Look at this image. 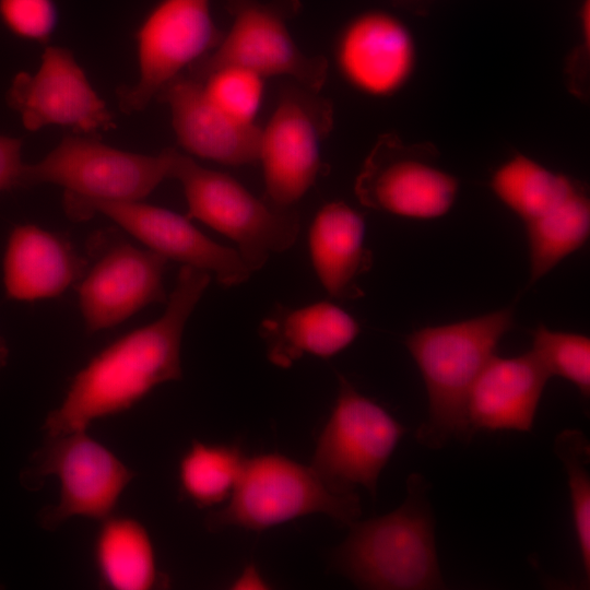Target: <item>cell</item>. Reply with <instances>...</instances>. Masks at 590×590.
Instances as JSON below:
<instances>
[{
	"label": "cell",
	"instance_id": "1",
	"mask_svg": "<svg viewBox=\"0 0 590 590\" xmlns=\"http://www.w3.org/2000/svg\"><path fill=\"white\" fill-rule=\"evenodd\" d=\"M210 280L211 273L184 266L164 314L117 339L76 373L45 418L47 436L86 429L93 421L129 410L154 387L180 379L184 329Z\"/></svg>",
	"mask_w": 590,
	"mask_h": 590
},
{
	"label": "cell",
	"instance_id": "2",
	"mask_svg": "<svg viewBox=\"0 0 590 590\" xmlns=\"http://www.w3.org/2000/svg\"><path fill=\"white\" fill-rule=\"evenodd\" d=\"M428 493L424 476L410 474L400 507L350 524L349 535L333 553V568L363 589L444 588Z\"/></svg>",
	"mask_w": 590,
	"mask_h": 590
},
{
	"label": "cell",
	"instance_id": "3",
	"mask_svg": "<svg viewBox=\"0 0 590 590\" xmlns=\"http://www.w3.org/2000/svg\"><path fill=\"white\" fill-rule=\"evenodd\" d=\"M514 326V306L464 321L411 333L405 344L423 376L428 412L417 441L437 449L450 439H469L467 401L475 379Z\"/></svg>",
	"mask_w": 590,
	"mask_h": 590
},
{
	"label": "cell",
	"instance_id": "4",
	"mask_svg": "<svg viewBox=\"0 0 590 590\" xmlns=\"http://www.w3.org/2000/svg\"><path fill=\"white\" fill-rule=\"evenodd\" d=\"M311 514H324L350 526L361 516L359 497L333 492L311 467L264 453L246 458L227 504L209 514L206 527L262 531Z\"/></svg>",
	"mask_w": 590,
	"mask_h": 590
},
{
	"label": "cell",
	"instance_id": "5",
	"mask_svg": "<svg viewBox=\"0 0 590 590\" xmlns=\"http://www.w3.org/2000/svg\"><path fill=\"white\" fill-rule=\"evenodd\" d=\"M169 178L177 179L197 219L233 239L250 269L259 270L273 252L288 249L299 232V215L250 193L229 175L205 168L174 150Z\"/></svg>",
	"mask_w": 590,
	"mask_h": 590
},
{
	"label": "cell",
	"instance_id": "6",
	"mask_svg": "<svg viewBox=\"0 0 590 590\" xmlns=\"http://www.w3.org/2000/svg\"><path fill=\"white\" fill-rule=\"evenodd\" d=\"M174 150L144 155L95 138L66 135L43 160L24 164L19 188L55 184L68 199L141 201L169 178Z\"/></svg>",
	"mask_w": 590,
	"mask_h": 590
},
{
	"label": "cell",
	"instance_id": "7",
	"mask_svg": "<svg viewBox=\"0 0 590 590\" xmlns=\"http://www.w3.org/2000/svg\"><path fill=\"white\" fill-rule=\"evenodd\" d=\"M48 475L60 482L59 502L44 508L39 520L46 529L55 530L71 517L102 521L111 516L135 473L81 429L47 436L21 473V482L34 489Z\"/></svg>",
	"mask_w": 590,
	"mask_h": 590
},
{
	"label": "cell",
	"instance_id": "8",
	"mask_svg": "<svg viewBox=\"0 0 590 590\" xmlns=\"http://www.w3.org/2000/svg\"><path fill=\"white\" fill-rule=\"evenodd\" d=\"M338 398L319 435L311 468L333 492L365 487L376 496L379 475L406 428L342 375Z\"/></svg>",
	"mask_w": 590,
	"mask_h": 590
},
{
	"label": "cell",
	"instance_id": "9",
	"mask_svg": "<svg viewBox=\"0 0 590 590\" xmlns=\"http://www.w3.org/2000/svg\"><path fill=\"white\" fill-rule=\"evenodd\" d=\"M333 125L331 103L297 83L285 86L261 128L259 158L268 202L292 208L323 173L321 144Z\"/></svg>",
	"mask_w": 590,
	"mask_h": 590
},
{
	"label": "cell",
	"instance_id": "10",
	"mask_svg": "<svg viewBox=\"0 0 590 590\" xmlns=\"http://www.w3.org/2000/svg\"><path fill=\"white\" fill-rule=\"evenodd\" d=\"M210 0H161L138 33L139 79L118 88L125 114L141 111L158 93L220 43Z\"/></svg>",
	"mask_w": 590,
	"mask_h": 590
},
{
	"label": "cell",
	"instance_id": "11",
	"mask_svg": "<svg viewBox=\"0 0 590 590\" xmlns=\"http://www.w3.org/2000/svg\"><path fill=\"white\" fill-rule=\"evenodd\" d=\"M93 257L78 282L79 305L90 333L113 328L148 305L167 303V259L110 232L94 235Z\"/></svg>",
	"mask_w": 590,
	"mask_h": 590
},
{
	"label": "cell",
	"instance_id": "12",
	"mask_svg": "<svg viewBox=\"0 0 590 590\" xmlns=\"http://www.w3.org/2000/svg\"><path fill=\"white\" fill-rule=\"evenodd\" d=\"M231 8L232 25L217 46L182 73L201 80L219 67L235 64L263 78L291 76L295 83L320 92L327 80L328 61L300 50L281 10L255 0H232Z\"/></svg>",
	"mask_w": 590,
	"mask_h": 590
},
{
	"label": "cell",
	"instance_id": "13",
	"mask_svg": "<svg viewBox=\"0 0 590 590\" xmlns=\"http://www.w3.org/2000/svg\"><path fill=\"white\" fill-rule=\"evenodd\" d=\"M64 210L74 221L101 213L150 250L196 269L213 273L233 286L250 276V269L238 251L216 244L190 223V219L141 201H102L64 198Z\"/></svg>",
	"mask_w": 590,
	"mask_h": 590
},
{
	"label": "cell",
	"instance_id": "14",
	"mask_svg": "<svg viewBox=\"0 0 590 590\" xmlns=\"http://www.w3.org/2000/svg\"><path fill=\"white\" fill-rule=\"evenodd\" d=\"M7 103L30 131L57 125L78 134H91L115 127L113 114L64 47H47L35 73H17Z\"/></svg>",
	"mask_w": 590,
	"mask_h": 590
},
{
	"label": "cell",
	"instance_id": "15",
	"mask_svg": "<svg viewBox=\"0 0 590 590\" xmlns=\"http://www.w3.org/2000/svg\"><path fill=\"white\" fill-rule=\"evenodd\" d=\"M457 191L455 177L404 149L393 138H382L377 143L355 185L364 205L414 219L446 214Z\"/></svg>",
	"mask_w": 590,
	"mask_h": 590
},
{
	"label": "cell",
	"instance_id": "16",
	"mask_svg": "<svg viewBox=\"0 0 590 590\" xmlns=\"http://www.w3.org/2000/svg\"><path fill=\"white\" fill-rule=\"evenodd\" d=\"M335 67L357 92L388 97L403 88L416 64V46L408 26L385 11H367L340 32L333 48Z\"/></svg>",
	"mask_w": 590,
	"mask_h": 590
},
{
	"label": "cell",
	"instance_id": "17",
	"mask_svg": "<svg viewBox=\"0 0 590 590\" xmlns=\"http://www.w3.org/2000/svg\"><path fill=\"white\" fill-rule=\"evenodd\" d=\"M156 99L168 105L177 141L187 152L225 165L258 162L261 128L215 107L199 81L181 73Z\"/></svg>",
	"mask_w": 590,
	"mask_h": 590
},
{
	"label": "cell",
	"instance_id": "18",
	"mask_svg": "<svg viewBox=\"0 0 590 590\" xmlns=\"http://www.w3.org/2000/svg\"><path fill=\"white\" fill-rule=\"evenodd\" d=\"M550 377L532 351L510 358L494 355L468 396L467 421L471 434L530 432Z\"/></svg>",
	"mask_w": 590,
	"mask_h": 590
},
{
	"label": "cell",
	"instance_id": "19",
	"mask_svg": "<svg viewBox=\"0 0 590 590\" xmlns=\"http://www.w3.org/2000/svg\"><path fill=\"white\" fill-rule=\"evenodd\" d=\"M85 264L66 236L19 225L10 233L3 256L7 297L30 302L59 296L79 281Z\"/></svg>",
	"mask_w": 590,
	"mask_h": 590
},
{
	"label": "cell",
	"instance_id": "20",
	"mask_svg": "<svg viewBox=\"0 0 590 590\" xmlns=\"http://www.w3.org/2000/svg\"><path fill=\"white\" fill-rule=\"evenodd\" d=\"M364 237L362 214L342 201L323 205L315 216L309 231L311 261L331 296L355 299L364 295L357 281L373 264Z\"/></svg>",
	"mask_w": 590,
	"mask_h": 590
},
{
	"label": "cell",
	"instance_id": "21",
	"mask_svg": "<svg viewBox=\"0 0 590 590\" xmlns=\"http://www.w3.org/2000/svg\"><path fill=\"white\" fill-rule=\"evenodd\" d=\"M358 332L353 317L328 302L296 309L279 304L260 324L269 359L283 368L305 353L330 357L346 347Z\"/></svg>",
	"mask_w": 590,
	"mask_h": 590
},
{
	"label": "cell",
	"instance_id": "22",
	"mask_svg": "<svg viewBox=\"0 0 590 590\" xmlns=\"http://www.w3.org/2000/svg\"><path fill=\"white\" fill-rule=\"evenodd\" d=\"M101 583L114 590H148L161 580L146 529L130 517L102 520L94 545Z\"/></svg>",
	"mask_w": 590,
	"mask_h": 590
},
{
	"label": "cell",
	"instance_id": "23",
	"mask_svg": "<svg viewBox=\"0 0 590 590\" xmlns=\"http://www.w3.org/2000/svg\"><path fill=\"white\" fill-rule=\"evenodd\" d=\"M491 188L505 205L528 223L546 214L582 187L524 155H516L497 168Z\"/></svg>",
	"mask_w": 590,
	"mask_h": 590
},
{
	"label": "cell",
	"instance_id": "24",
	"mask_svg": "<svg viewBox=\"0 0 590 590\" xmlns=\"http://www.w3.org/2000/svg\"><path fill=\"white\" fill-rule=\"evenodd\" d=\"M526 228L531 285L588 239L590 202L585 189H579L546 214L526 223Z\"/></svg>",
	"mask_w": 590,
	"mask_h": 590
},
{
	"label": "cell",
	"instance_id": "25",
	"mask_svg": "<svg viewBox=\"0 0 590 590\" xmlns=\"http://www.w3.org/2000/svg\"><path fill=\"white\" fill-rule=\"evenodd\" d=\"M245 460L237 446L193 440L179 462L181 496L201 508L225 502L241 475Z\"/></svg>",
	"mask_w": 590,
	"mask_h": 590
},
{
	"label": "cell",
	"instance_id": "26",
	"mask_svg": "<svg viewBox=\"0 0 590 590\" xmlns=\"http://www.w3.org/2000/svg\"><path fill=\"white\" fill-rule=\"evenodd\" d=\"M554 451L563 462L569 487L573 521L587 580L590 577V460L588 438L579 429H565L554 441Z\"/></svg>",
	"mask_w": 590,
	"mask_h": 590
},
{
	"label": "cell",
	"instance_id": "27",
	"mask_svg": "<svg viewBox=\"0 0 590 590\" xmlns=\"http://www.w3.org/2000/svg\"><path fill=\"white\" fill-rule=\"evenodd\" d=\"M264 80L251 69L227 64L197 81L215 107L238 122L252 125L263 102Z\"/></svg>",
	"mask_w": 590,
	"mask_h": 590
},
{
	"label": "cell",
	"instance_id": "28",
	"mask_svg": "<svg viewBox=\"0 0 590 590\" xmlns=\"http://www.w3.org/2000/svg\"><path fill=\"white\" fill-rule=\"evenodd\" d=\"M532 352L548 375L573 382L585 399L590 396V340L588 337L556 332L540 324L532 332Z\"/></svg>",
	"mask_w": 590,
	"mask_h": 590
},
{
	"label": "cell",
	"instance_id": "29",
	"mask_svg": "<svg viewBox=\"0 0 590 590\" xmlns=\"http://www.w3.org/2000/svg\"><path fill=\"white\" fill-rule=\"evenodd\" d=\"M0 17L20 37L46 42L57 24L54 0H0Z\"/></svg>",
	"mask_w": 590,
	"mask_h": 590
},
{
	"label": "cell",
	"instance_id": "30",
	"mask_svg": "<svg viewBox=\"0 0 590 590\" xmlns=\"http://www.w3.org/2000/svg\"><path fill=\"white\" fill-rule=\"evenodd\" d=\"M22 161V141L16 138L0 135V191L19 188Z\"/></svg>",
	"mask_w": 590,
	"mask_h": 590
},
{
	"label": "cell",
	"instance_id": "31",
	"mask_svg": "<svg viewBox=\"0 0 590 590\" xmlns=\"http://www.w3.org/2000/svg\"><path fill=\"white\" fill-rule=\"evenodd\" d=\"M262 586H266V583L253 566L247 567L240 578L235 582V588L239 589L264 588Z\"/></svg>",
	"mask_w": 590,
	"mask_h": 590
},
{
	"label": "cell",
	"instance_id": "32",
	"mask_svg": "<svg viewBox=\"0 0 590 590\" xmlns=\"http://www.w3.org/2000/svg\"><path fill=\"white\" fill-rule=\"evenodd\" d=\"M9 349L5 341L0 337V368H2L8 359Z\"/></svg>",
	"mask_w": 590,
	"mask_h": 590
}]
</instances>
